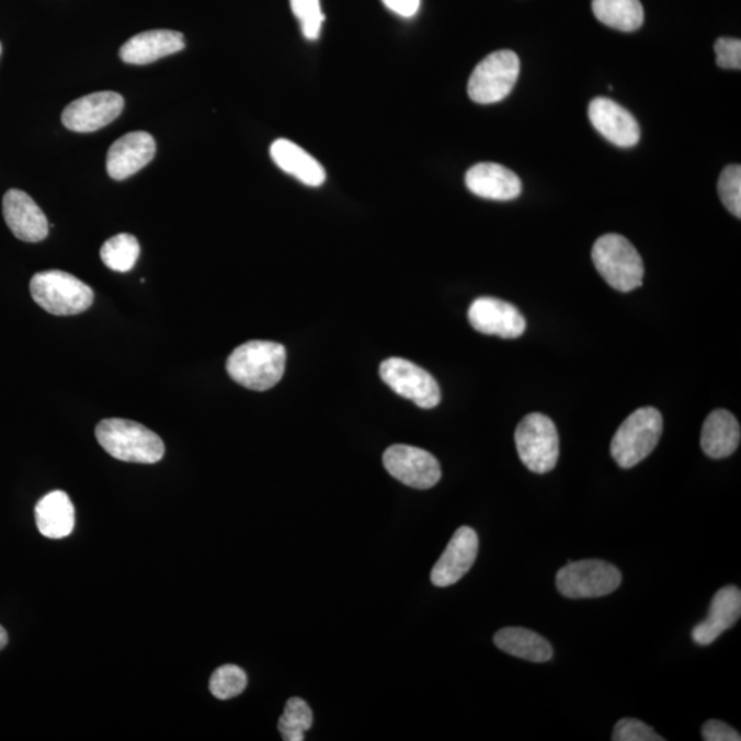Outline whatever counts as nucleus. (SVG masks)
Wrapping results in <instances>:
<instances>
[{"instance_id": "nucleus-1", "label": "nucleus", "mask_w": 741, "mask_h": 741, "mask_svg": "<svg viewBox=\"0 0 741 741\" xmlns=\"http://www.w3.org/2000/svg\"><path fill=\"white\" fill-rule=\"evenodd\" d=\"M286 368V349L271 341H250L227 360L228 375L243 388L265 391L281 383Z\"/></svg>"}, {"instance_id": "nucleus-35", "label": "nucleus", "mask_w": 741, "mask_h": 741, "mask_svg": "<svg viewBox=\"0 0 741 741\" xmlns=\"http://www.w3.org/2000/svg\"><path fill=\"white\" fill-rule=\"evenodd\" d=\"M0 56H2V45H0Z\"/></svg>"}, {"instance_id": "nucleus-20", "label": "nucleus", "mask_w": 741, "mask_h": 741, "mask_svg": "<svg viewBox=\"0 0 741 741\" xmlns=\"http://www.w3.org/2000/svg\"><path fill=\"white\" fill-rule=\"evenodd\" d=\"M270 152L272 160L283 172L292 174L309 187H319L326 182L323 166L292 140H275Z\"/></svg>"}, {"instance_id": "nucleus-3", "label": "nucleus", "mask_w": 741, "mask_h": 741, "mask_svg": "<svg viewBox=\"0 0 741 741\" xmlns=\"http://www.w3.org/2000/svg\"><path fill=\"white\" fill-rule=\"evenodd\" d=\"M592 260L598 274L620 293L641 287L645 264L637 249L618 233H607L593 244Z\"/></svg>"}, {"instance_id": "nucleus-29", "label": "nucleus", "mask_w": 741, "mask_h": 741, "mask_svg": "<svg viewBox=\"0 0 741 741\" xmlns=\"http://www.w3.org/2000/svg\"><path fill=\"white\" fill-rule=\"evenodd\" d=\"M718 194L730 214L741 217V168L730 166L723 169L718 180Z\"/></svg>"}, {"instance_id": "nucleus-10", "label": "nucleus", "mask_w": 741, "mask_h": 741, "mask_svg": "<svg viewBox=\"0 0 741 741\" xmlns=\"http://www.w3.org/2000/svg\"><path fill=\"white\" fill-rule=\"evenodd\" d=\"M384 466L397 481L413 489L433 488L441 479L438 460L430 452L417 446H390L384 454Z\"/></svg>"}, {"instance_id": "nucleus-6", "label": "nucleus", "mask_w": 741, "mask_h": 741, "mask_svg": "<svg viewBox=\"0 0 741 741\" xmlns=\"http://www.w3.org/2000/svg\"><path fill=\"white\" fill-rule=\"evenodd\" d=\"M515 445L523 465L536 474L552 471L559 459V434L552 419L531 413L515 432Z\"/></svg>"}, {"instance_id": "nucleus-17", "label": "nucleus", "mask_w": 741, "mask_h": 741, "mask_svg": "<svg viewBox=\"0 0 741 741\" xmlns=\"http://www.w3.org/2000/svg\"><path fill=\"white\" fill-rule=\"evenodd\" d=\"M740 615L741 592L739 588L733 585L722 588L714 595L707 618L692 630V640L702 647L713 645L723 631L738 623Z\"/></svg>"}, {"instance_id": "nucleus-9", "label": "nucleus", "mask_w": 741, "mask_h": 741, "mask_svg": "<svg viewBox=\"0 0 741 741\" xmlns=\"http://www.w3.org/2000/svg\"><path fill=\"white\" fill-rule=\"evenodd\" d=\"M379 375L395 394L415 402V406L423 410H432L440 404L441 389L437 380L410 360L400 357L385 360L380 364Z\"/></svg>"}, {"instance_id": "nucleus-27", "label": "nucleus", "mask_w": 741, "mask_h": 741, "mask_svg": "<svg viewBox=\"0 0 741 741\" xmlns=\"http://www.w3.org/2000/svg\"><path fill=\"white\" fill-rule=\"evenodd\" d=\"M248 685V675L236 664H225L212 674L209 689L220 700L232 699L242 694Z\"/></svg>"}, {"instance_id": "nucleus-21", "label": "nucleus", "mask_w": 741, "mask_h": 741, "mask_svg": "<svg viewBox=\"0 0 741 741\" xmlns=\"http://www.w3.org/2000/svg\"><path fill=\"white\" fill-rule=\"evenodd\" d=\"M741 430L738 419L729 411L710 413L702 429L700 445L711 459H725L739 448Z\"/></svg>"}, {"instance_id": "nucleus-30", "label": "nucleus", "mask_w": 741, "mask_h": 741, "mask_svg": "<svg viewBox=\"0 0 741 741\" xmlns=\"http://www.w3.org/2000/svg\"><path fill=\"white\" fill-rule=\"evenodd\" d=\"M613 741H663L656 730L635 718H624L615 725Z\"/></svg>"}, {"instance_id": "nucleus-13", "label": "nucleus", "mask_w": 741, "mask_h": 741, "mask_svg": "<svg viewBox=\"0 0 741 741\" xmlns=\"http://www.w3.org/2000/svg\"><path fill=\"white\" fill-rule=\"evenodd\" d=\"M478 548V534L474 528H457L432 570L433 584L446 588L459 582L476 563Z\"/></svg>"}, {"instance_id": "nucleus-33", "label": "nucleus", "mask_w": 741, "mask_h": 741, "mask_svg": "<svg viewBox=\"0 0 741 741\" xmlns=\"http://www.w3.org/2000/svg\"><path fill=\"white\" fill-rule=\"evenodd\" d=\"M386 8L400 18L411 19L419 12L421 0H383Z\"/></svg>"}, {"instance_id": "nucleus-11", "label": "nucleus", "mask_w": 741, "mask_h": 741, "mask_svg": "<svg viewBox=\"0 0 741 741\" xmlns=\"http://www.w3.org/2000/svg\"><path fill=\"white\" fill-rule=\"evenodd\" d=\"M123 109L124 98L118 92H92L65 107L62 123L73 133H94L113 123Z\"/></svg>"}, {"instance_id": "nucleus-12", "label": "nucleus", "mask_w": 741, "mask_h": 741, "mask_svg": "<svg viewBox=\"0 0 741 741\" xmlns=\"http://www.w3.org/2000/svg\"><path fill=\"white\" fill-rule=\"evenodd\" d=\"M468 321L481 334L505 340L520 338L526 331V320L520 310L493 297L477 298L468 309Z\"/></svg>"}, {"instance_id": "nucleus-25", "label": "nucleus", "mask_w": 741, "mask_h": 741, "mask_svg": "<svg viewBox=\"0 0 741 741\" xmlns=\"http://www.w3.org/2000/svg\"><path fill=\"white\" fill-rule=\"evenodd\" d=\"M140 254L138 239L130 233H118L107 239L101 249V259L109 270L129 272L134 269Z\"/></svg>"}, {"instance_id": "nucleus-24", "label": "nucleus", "mask_w": 741, "mask_h": 741, "mask_svg": "<svg viewBox=\"0 0 741 741\" xmlns=\"http://www.w3.org/2000/svg\"><path fill=\"white\" fill-rule=\"evenodd\" d=\"M595 18L609 29L635 32L645 23L640 0H592Z\"/></svg>"}, {"instance_id": "nucleus-23", "label": "nucleus", "mask_w": 741, "mask_h": 741, "mask_svg": "<svg viewBox=\"0 0 741 741\" xmlns=\"http://www.w3.org/2000/svg\"><path fill=\"white\" fill-rule=\"evenodd\" d=\"M493 641L499 650L528 662L544 663L554 657L552 646L536 631L525 628L501 629Z\"/></svg>"}, {"instance_id": "nucleus-26", "label": "nucleus", "mask_w": 741, "mask_h": 741, "mask_svg": "<svg viewBox=\"0 0 741 741\" xmlns=\"http://www.w3.org/2000/svg\"><path fill=\"white\" fill-rule=\"evenodd\" d=\"M312 723L314 714L308 703L299 697H292L282 714L277 729L285 741H304L305 732L312 727Z\"/></svg>"}, {"instance_id": "nucleus-18", "label": "nucleus", "mask_w": 741, "mask_h": 741, "mask_svg": "<svg viewBox=\"0 0 741 741\" xmlns=\"http://www.w3.org/2000/svg\"><path fill=\"white\" fill-rule=\"evenodd\" d=\"M466 185L472 194L485 200L511 201L522 193L521 179L500 163L481 162L468 169Z\"/></svg>"}, {"instance_id": "nucleus-16", "label": "nucleus", "mask_w": 741, "mask_h": 741, "mask_svg": "<svg viewBox=\"0 0 741 741\" xmlns=\"http://www.w3.org/2000/svg\"><path fill=\"white\" fill-rule=\"evenodd\" d=\"M156 156V141L150 134L130 133L114 141L109 149L106 168L109 176L124 180L138 173Z\"/></svg>"}, {"instance_id": "nucleus-22", "label": "nucleus", "mask_w": 741, "mask_h": 741, "mask_svg": "<svg viewBox=\"0 0 741 741\" xmlns=\"http://www.w3.org/2000/svg\"><path fill=\"white\" fill-rule=\"evenodd\" d=\"M35 515L37 528L47 538H65L73 532L75 506L62 490H54L41 499Z\"/></svg>"}, {"instance_id": "nucleus-32", "label": "nucleus", "mask_w": 741, "mask_h": 741, "mask_svg": "<svg viewBox=\"0 0 741 741\" xmlns=\"http://www.w3.org/2000/svg\"><path fill=\"white\" fill-rule=\"evenodd\" d=\"M702 738L705 741H740L738 730L730 728L728 723L710 719L702 728Z\"/></svg>"}, {"instance_id": "nucleus-8", "label": "nucleus", "mask_w": 741, "mask_h": 741, "mask_svg": "<svg viewBox=\"0 0 741 741\" xmlns=\"http://www.w3.org/2000/svg\"><path fill=\"white\" fill-rule=\"evenodd\" d=\"M520 70V58L514 52H494L474 69L468 80V95L479 105L503 101L514 90Z\"/></svg>"}, {"instance_id": "nucleus-2", "label": "nucleus", "mask_w": 741, "mask_h": 741, "mask_svg": "<svg viewBox=\"0 0 741 741\" xmlns=\"http://www.w3.org/2000/svg\"><path fill=\"white\" fill-rule=\"evenodd\" d=\"M98 443L114 459L155 465L166 454V445L144 424L127 419H105L95 429Z\"/></svg>"}, {"instance_id": "nucleus-19", "label": "nucleus", "mask_w": 741, "mask_h": 741, "mask_svg": "<svg viewBox=\"0 0 741 741\" xmlns=\"http://www.w3.org/2000/svg\"><path fill=\"white\" fill-rule=\"evenodd\" d=\"M185 47L184 36L171 30L141 32L119 48V58L125 64L147 65L163 57L182 52Z\"/></svg>"}, {"instance_id": "nucleus-14", "label": "nucleus", "mask_w": 741, "mask_h": 741, "mask_svg": "<svg viewBox=\"0 0 741 741\" xmlns=\"http://www.w3.org/2000/svg\"><path fill=\"white\" fill-rule=\"evenodd\" d=\"M593 128L618 147H634L640 140V127L634 114L608 98H596L590 105Z\"/></svg>"}, {"instance_id": "nucleus-28", "label": "nucleus", "mask_w": 741, "mask_h": 741, "mask_svg": "<svg viewBox=\"0 0 741 741\" xmlns=\"http://www.w3.org/2000/svg\"><path fill=\"white\" fill-rule=\"evenodd\" d=\"M290 7L301 25L303 35L308 41L318 39L326 20L320 0H290Z\"/></svg>"}, {"instance_id": "nucleus-5", "label": "nucleus", "mask_w": 741, "mask_h": 741, "mask_svg": "<svg viewBox=\"0 0 741 741\" xmlns=\"http://www.w3.org/2000/svg\"><path fill=\"white\" fill-rule=\"evenodd\" d=\"M31 296L41 308L57 316L83 314L94 303V292L68 272H37L31 281Z\"/></svg>"}, {"instance_id": "nucleus-15", "label": "nucleus", "mask_w": 741, "mask_h": 741, "mask_svg": "<svg viewBox=\"0 0 741 741\" xmlns=\"http://www.w3.org/2000/svg\"><path fill=\"white\" fill-rule=\"evenodd\" d=\"M4 221L20 241L36 243L48 236V221L43 210L29 194L9 190L3 197Z\"/></svg>"}, {"instance_id": "nucleus-34", "label": "nucleus", "mask_w": 741, "mask_h": 741, "mask_svg": "<svg viewBox=\"0 0 741 741\" xmlns=\"http://www.w3.org/2000/svg\"><path fill=\"white\" fill-rule=\"evenodd\" d=\"M8 641H9L8 631L4 630L2 625H0V651H2L3 648L8 646Z\"/></svg>"}, {"instance_id": "nucleus-4", "label": "nucleus", "mask_w": 741, "mask_h": 741, "mask_svg": "<svg viewBox=\"0 0 741 741\" xmlns=\"http://www.w3.org/2000/svg\"><path fill=\"white\" fill-rule=\"evenodd\" d=\"M663 419L653 407L640 408L626 418L612 441V456L620 468L629 470L647 459L661 440Z\"/></svg>"}, {"instance_id": "nucleus-31", "label": "nucleus", "mask_w": 741, "mask_h": 741, "mask_svg": "<svg viewBox=\"0 0 741 741\" xmlns=\"http://www.w3.org/2000/svg\"><path fill=\"white\" fill-rule=\"evenodd\" d=\"M717 54V65L723 69L741 68V42L732 37H721L714 46Z\"/></svg>"}, {"instance_id": "nucleus-7", "label": "nucleus", "mask_w": 741, "mask_h": 741, "mask_svg": "<svg viewBox=\"0 0 741 741\" xmlns=\"http://www.w3.org/2000/svg\"><path fill=\"white\" fill-rule=\"evenodd\" d=\"M623 574L614 565L598 559L569 560L556 574V588L569 598L607 596L618 590Z\"/></svg>"}]
</instances>
